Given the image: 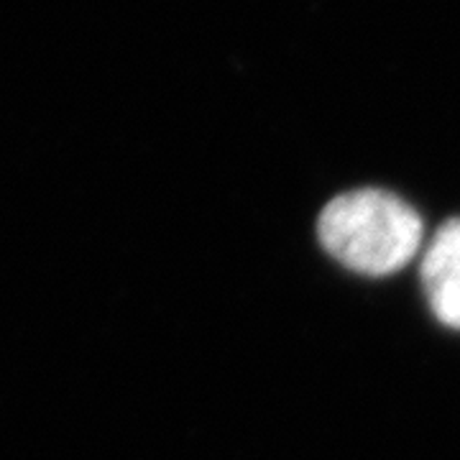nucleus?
<instances>
[{
    "instance_id": "obj_2",
    "label": "nucleus",
    "mask_w": 460,
    "mask_h": 460,
    "mask_svg": "<svg viewBox=\"0 0 460 460\" xmlns=\"http://www.w3.org/2000/svg\"><path fill=\"white\" fill-rule=\"evenodd\" d=\"M422 287L435 317L460 330V217L447 220L429 241L422 259Z\"/></svg>"
},
{
    "instance_id": "obj_1",
    "label": "nucleus",
    "mask_w": 460,
    "mask_h": 460,
    "mask_svg": "<svg viewBox=\"0 0 460 460\" xmlns=\"http://www.w3.org/2000/svg\"><path fill=\"white\" fill-rule=\"evenodd\" d=\"M320 243L345 269L389 277L417 256L422 220L404 199L384 190H356L330 199L317 220Z\"/></svg>"
}]
</instances>
